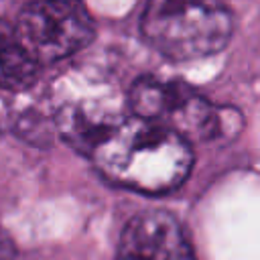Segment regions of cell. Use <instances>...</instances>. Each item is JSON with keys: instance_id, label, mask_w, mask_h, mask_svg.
<instances>
[{"instance_id": "obj_1", "label": "cell", "mask_w": 260, "mask_h": 260, "mask_svg": "<svg viewBox=\"0 0 260 260\" xmlns=\"http://www.w3.org/2000/svg\"><path fill=\"white\" fill-rule=\"evenodd\" d=\"M87 156L108 181L148 195L177 189L193 167L191 142L185 136L134 114L108 128Z\"/></svg>"}, {"instance_id": "obj_2", "label": "cell", "mask_w": 260, "mask_h": 260, "mask_svg": "<svg viewBox=\"0 0 260 260\" xmlns=\"http://www.w3.org/2000/svg\"><path fill=\"white\" fill-rule=\"evenodd\" d=\"M140 30L162 57L193 61L230 43L234 18L221 0H146Z\"/></svg>"}, {"instance_id": "obj_3", "label": "cell", "mask_w": 260, "mask_h": 260, "mask_svg": "<svg viewBox=\"0 0 260 260\" xmlns=\"http://www.w3.org/2000/svg\"><path fill=\"white\" fill-rule=\"evenodd\" d=\"M126 102L130 114L160 122L189 142L234 138L244 126V118L236 108L213 106L183 81L144 75L132 83Z\"/></svg>"}, {"instance_id": "obj_4", "label": "cell", "mask_w": 260, "mask_h": 260, "mask_svg": "<svg viewBox=\"0 0 260 260\" xmlns=\"http://www.w3.org/2000/svg\"><path fill=\"white\" fill-rule=\"evenodd\" d=\"M14 26L41 65L75 55L95 35V22L83 0H32L20 10Z\"/></svg>"}, {"instance_id": "obj_5", "label": "cell", "mask_w": 260, "mask_h": 260, "mask_svg": "<svg viewBox=\"0 0 260 260\" xmlns=\"http://www.w3.org/2000/svg\"><path fill=\"white\" fill-rule=\"evenodd\" d=\"M116 260H193V250L175 215L144 209L124 225Z\"/></svg>"}, {"instance_id": "obj_6", "label": "cell", "mask_w": 260, "mask_h": 260, "mask_svg": "<svg viewBox=\"0 0 260 260\" xmlns=\"http://www.w3.org/2000/svg\"><path fill=\"white\" fill-rule=\"evenodd\" d=\"M41 67L24 47L16 26L0 20V93L28 89L37 81Z\"/></svg>"}, {"instance_id": "obj_7", "label": "cell", "mask_w": 260, "mask_h": 260, "mask_svg": "<svg viewBox=\"0 0 260 260\" xmlns=\"http://www.w3.org/2000/svg\"><path fill=\"white\" fill-rule=\"evenodd\" d=\"M12 256H14V246L0 230V260H10Z\"/></svg>"}]
</instances>
